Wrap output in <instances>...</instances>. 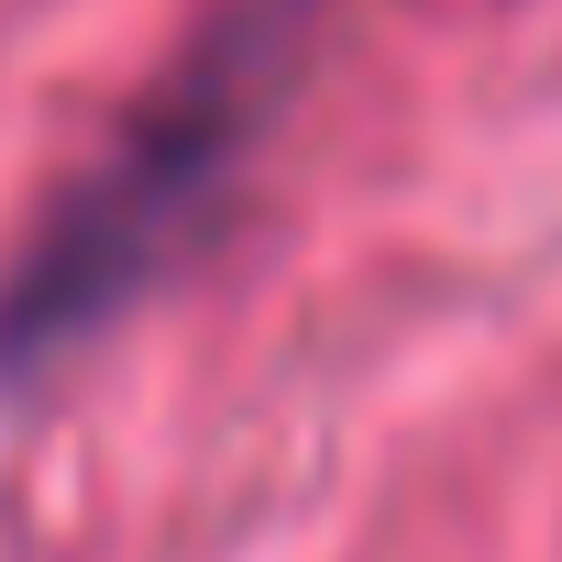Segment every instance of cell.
Returning a JSON list of instances; mask_svg holds the SVG:
<instances>
[{"label":"cell","instance_id":"cell-1","mask_svg":"<svg viewBox=\"0 0 562 562\" xmlns=\"http://www.w3.org/2000/svg\"><path fill=\"white\" fill-rule=\"evenodd\" d=\"M321 0H232V12L155 78V100L111 133V155L45 210L23 265L0 276V364H45L111 310H133L155 276L210 232L243 155L265 144L276 100L310 67Z\"/></svg>","mask_w":562,"mask_h":562}]
</instances>
